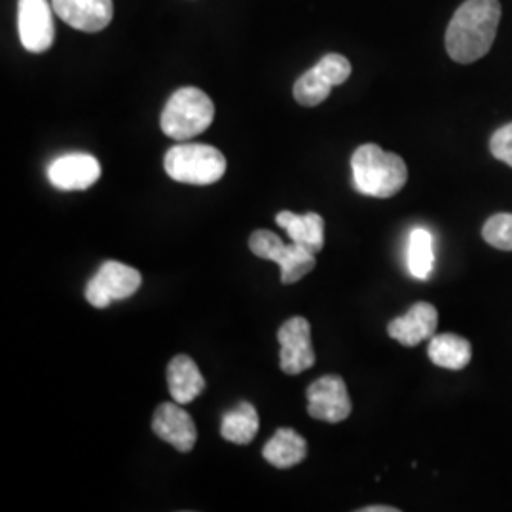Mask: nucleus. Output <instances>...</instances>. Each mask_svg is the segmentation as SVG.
Here are the masks:
<instances>
[{
	"mask_svg": "<svg viewBox=\"0 0 512 512\" xmlns=\"http://www.w3.org/2000/svg\"><path fill=\"white\" fill-rule=\"evenodd\" d=\"M501 19L499 0H465L446 31V52L461 65L490 52Z\"/></svg>",
	"mask_w": 512,
	"mask_h": 512,
	"instance_id": "obj_1",
	"label": "nucleus"
},
{
	"mask_svg": "<svg viewBox=\"0 0 512 512\" xmlns=\"http://www.w3.org/2000/svg\"><path fill=\"white\" fill-rule=\"evenodd\" d=\"M351 171L357 192L380 200L399 194L408 181L403 158L372 143L353 152Z\"/></svg>",
	"mask_w": 512,
	"mask_h": 512,
	"instance_id": "obj_2",
	"label": "nucleus"
},
{
	"mask_svg": "<svg viewBox=\"0 0 512 512\" xmlns=\"http://www.w3.org/2000/svg\"><path fill=\"white\" fill-rule=\"evenodd\" d=\"M215 105L207 93L198 88H181L169 97L162 112V129L175 141L198 137L213 124Z\"/></svg>",
	"mask_w": 512,
	"mask_h": 512,
	"instance_id": "obj_3",
	"label": "nucleus"
},
{
	"mask_svg": "<svg viewBox=\"0 0 512 512\" xmlns=\"http://www.w3.org/2000/svg\"><path fill=\"white\" fill-rule=\"evenodd\" d=\"M164 167L165 173L177 183L207 186L224 177L226 158L219 148L184 143L167 150Z\"/></svg>",
	"mask_w": 512,
	"mask_h": 512,
	"instance_id": "obj_4",
	"label": "nucleus"
},
{
	"mask_svg": "<svg viewBox=\"0 0 512 512\" xmlns=\"http://www.w3.org/2000/svg\"><path fill=\"white\" fill-rule=\"evenodd\" d=\"M249 247L258 258L272 260L281 268V281L291 285L315 268V253L300 243L285 245L270 230H256L249 238Z\"/></svg>",
	"mask_w": 512,
	"mask_h": 512,
	"instance_id": "obj_5",
	"label": "nucleus"
},
{
	"mask_svg": "<svg viewBox=\"0 0 512 512\" xmlns=\"http://www.w3.org/2000/svg\"><path fill=\"white\" fill-rule=\"evenodd\" d=\"M143 277L139 270L122 262L109 260L86 285V298L93 308H107L114 300H124L139 291Z\"/></svg>",
	"mask_w": 512,
	"mask_h": 512,
	"instance_id": "obj_6",
	"label": "nucleus"
},
{
	"mask_svg": "<svg viewBox=\"0 0 512 512\" xmlns=\"http://www.w3.org/2000/svg\"><path fill=\"white\" fill-rule=\"evenodd\" d=\"M18 31L23 48L31 54L48 52L54 46V6L50 0H19Z\"/></svg>",
	"mask_w": 512,
	"mask_h": 512,
	"instance_id": "obj_7",
	"label": "nucleus"
},
{
	"mask_svg": "<svg viewBox=\"0 0 512 512\" xmlns=\"http://www.w3.org/2000/svg\"><path fill=\"white\" fill-rule=\"evenodd\" d=\"M308 414L315 420L340 423L351 414V399L344 378L329 374L315 380L306 391Z\"/></svg>",
	"mask_w": 512,
	"mask_h": 512,
	"instance_id": "obj_8",
	"label": "nucleus"
},
{
	"mask_svg": "<svg viewBox=\"0 0 512 512\" xmlns=\"http://www.w3.org/2000/svg\"><path fill=\"white\" fill-rule=\"evenodd\" d=\"M277 340L281 346L279 366L285 374H302L315 365V351L311 346L310 323L304 317H293L277 330Z\"/></svg>",
	"mask_w": 512,
	"mask_h": 512,
	"instance_id": "obj_9",
	"label": "nucleus"
},
{
	"mask_svg": "<svg viewBox=\"0 0 512 512\" xmlns=\"http://www.w3.org/2000/svg\"><path fill=\"white\" fill-rule=\"evenodd\" d=\"M48 179L59 190H88L101 179V164L92 154H65L50 164Z\"/></svg>",
	"mask_w": 512,
	"mask_h": 512,
	"instance_id": "obj_10",
	"label": "nucleus"
},
{
	"mask_svg": "<svg viewBox=\"0 0 512 512\" xmlns=\"http://www.w3.org/2000/svg\"><path fill=\"white\" fill-rule=\"evenodd\" d=\"M152 431L179 452H192L198 440L196 423L179 403H164L156 408Z\"/></svg>",
	"mask_w": 512,
	"mask_h": 512,
	"instance_id": "obj_11",
	"label": "nucleus"
},
{
	"mask_svg": "<svg viewBox=\"0 0 512 512\" xmlns=\"http://www.w3.org/2000/svg\"><path fill=\"white\" fill-rule=\"evenodd\" d=\"M437 325H439L437 308L429 302H418L408 310V313L395 317L387 325V332L399 344H403L406 348H414L423 340H431L437 332Z\"/></svg>",
	"mask_w": 512,
	"mask_h": 512,
	"instance_id": "obj_12",
	"label": "nucleus"
},
{
	"mask_svg": "<svg viewBox=\"0 0 512 512\" xmlns=\"http://www.w3.org/2000/svg\"><path fill=\"white\" fill-rule=\"evenodd\" d=\"M55 16L69 23L76 31H103L114 16L112 0H52Z\"/></svg>",
	"mask_w": 512,
	"mask_h": 512,
	"instance_id": "obj_13",
	"label": "nucleus"
},
{
	"mask_svg": "<svg viewBox=\"0 0 512 512\" xmlns=\"http://www.w3.org/2000/svg\"><path fill=\"white\" fill-rule=\"evenodd\" d=\"M167 387L175 403L188 404L202 395L205 378L192 357L177 355L167 365Z\"/></svg>",
	"mask_w": 512,
	"mask_h": 512,
	"instance_id": "obj_14",
	"label": "nucleus"
},
{
	"mask_svg": "<svg viewBox=\"0 0 512 512\" xmlns=\"http://www.w3.org/2000/svg\"><path fill=\"white\" fill-rule=\"evenodd\" d=\"M277 226H281L294 243L304 245L313 253H319L325 245V220L317 213L296 215L291 211H281L275 217Z\"/></svg>",
	"mask_w": 512,
	"mask_h": 512,
	"instance_id": "obj_15",
	"label": "nucleus"
},
{
	"mask_svg": "<svg viewBox=\"0 0 512 512\" xmlns=\"http://www.w3.org/2000/svg\"><path fill=\"white\" fill-rule=\"evenodd\" d=\"M264 459L277 469H289L308 456V442L293 429H277L274 437L262 448Z\"/></svg>",
	"mask_w": 512,
	"mask_h": 512,
	"instance_id": "obj_16",
	"label": "nucleus"
},
{
	"mask_svg": "<svg viewBox=\"0 0 512 512\" xmlns=\"http://www.w3.org/2000/svg\"><path fill=\"white\" fill-rule=\"evenodd\" d=\"M427 353L433 365L448 370H461L471 363L473 348L458 334H437L431 338Z\"/></svg>",
	"mask_w": 512,
	"mask_h": 512,
	"instance_id": "obj_17",
	"label": "nucleus"
},
{
	"mask_svg": "<svg viewBox=\"0 0 512 512\" xmlns=\"http://www.w3.org/2000/svg\"><path fill=\"white\" fill-rule=\"evenodd\" d=\"M260 427L258 412L251 403H239L236 408L224 414L220 423V435L234 444H249L255 439Z\"/></svg>",
	"mask_w": 512,
	"mask_h": 512,
	"instance_id": "obj_18",
	"label": "nucleus"
},
{
	"mask_svg": "<svg viewBox=\"0 0 512 512\" xmlns=\"http://www.w3.org/2000/svg\"><path fill=\"white\" fill-rule=\"evenodd\" d=\"M408 270L412 277L425 281L435 268V241L429 230L414 228L408 238Z\"/></svg>",
	"mask_w": 512,
	"mask_h": 512,
	"instance_id": "obj_19",
	"label": "nucleus"
},
{
	"mask_svg": "<svg viewBox=\"0 0 512 512\" xmlns=\"http://www.w3.org/2000/svg\"><path fill=\"white\" fill-rule=\"evenodd\" d=\"M332 88L334 86L330 84L329 80L313 67L296 80L293 90L294 99L302 107H317L329 97Z\"/></svg>",
	"mask_w": 512,
	"mask_h": 512,
	"instance_id": "obj_20",
	"label": "nucleus"
},
{
	"mask_svg": "<svg viewBox=\"0 0 512 512\" xmlns=\"http://www.w3.org/2000/svg\"><path fill=\"white\" fill-rule=\"evenodd\" d=\"M482 236L499 251H512V213H497L486 220Z\"/></svg>",
	"mask_w": 512,
	"mask_h": 512,
	"instance_id": "obj_21",
	"label": "nucleus"
},
{
	"mask_svg": "<svg viewBox=\"0 0 512 512\" xmlns=\"http://www.w3.org/2000/svg\"><path fill=\"white\" fill-rule=\"evenodd\" d=\"M315 69L323 74L329 80L332 86H342L349 76H351V63L344 55L327 54L317 65Z\"/></svg>",
	"mask_w": 512,
	"mask_h": 512,
	"instance_id": "obj_22",
	"label": "nucleus"
},
{
	"mask_svg": "<svg viewBox=\"0 0 512 512\" xmlns=\"http://www.w3.org/2000/svg\"><path fill=\"white\" fill-rule=\"evenodd\" d=\"M490 150L495 158L512 167V124L497 129L490 141Z\"/></svg>",
	"mask_w": 512,
	"mask_h": 512,
	"instance_id": "obj_23",
	"label": "nucleus"
},
{
	"mask_svg": "<svg viewBox=\"0 0 512 512\" xmlns=\"http://www.w3.org/2000/svg\"><path fill=\"white\" fill-rule=\"evenodd\" d=\"M361 512H399V509L389 507V505H382V507L372 505V507H365V509H361Z\"/></svg>",
	"mask_w": 512,
	"mask_h": 512,
	"instance_id": "obj_24",
	"label": "nucleus"
}]
</instances>
